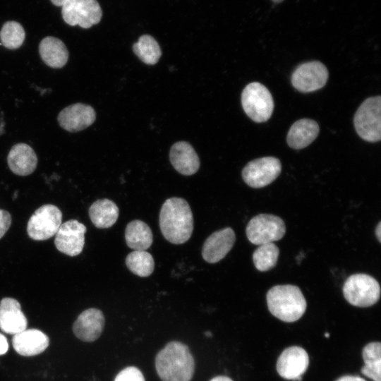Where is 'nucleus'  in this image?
I'll use <instances>...</instances> for the list:
<instances>
[{"label": "nucleus", "mask_w": 381, "mask_h": 381, "mask_svg": "<svg viewBox=\"0 0 381 381\" xmlns=\"http://www.w3.org/2000/svg\"><path fill=\"white\" fill-rule=\"evenodd\" d=\"M193 216L187 201L173 197L164 201L159 213L162 235L174 244H182L190 238L193 231Z\"/></svg>", "instance_id": "nucleus-1"}, {"label": "nucleus", "mask_w": 381, "mask_h": 381, "mask_svg": "<svg viewBox=\"0 0 381 381\" xmlns=\"http://www.w3.org/2000/svg\"><path fill=\"white\" fill-rule=\"evenodd\" d=\"M155 367L162 381H190L194 374L195 362L186 344L173 341L157 354Z\"/></svg>", "instance_id": "nucleus-2"}, {"label": "nucleus", "mask_w": 381, "mask_h": 381, "mask_svg": "<svg viewBox=\"0 0 381 381\" xmlns=\"http://www.w3.org/2000/svg\"><path fill=\"white\" fill-rule=\"evenodd\" d=\"M270 312L286 322L299 320L306 310V301L301 289L295 285H277L266 296Z\"/></svg>", "instance_id": "nucleus-3"}, {"label": "nucleus", "mask_w": 381, "mask_h": 381, "mask_svg": "<svg viewBox=\"0 0 381 381\" xmlns=\"http://www.w3.org/2000/svg\"><path fill=\"white\" fill-rule=\"evenodd\" d=\"M345 299L357 307H369L375 304L380 296L378 282L366 274H354L345 281L343 288Z\"/></svg>", "instance_id": "nucleus-4"}, {"label": "nucleus", "mask_w": 381, "mask_h": 381, "mask_svg": "<svg viewBox=\"0 0 381 381\" xmlns=\"http://www.w3.org/2000/svg\"><path fill=\"white\" fill-rule=\"evenodd\" d=\"M358 135L368 142L381 139V97L367 98L358 108L353 118Z\"/></svg>", "instance_id": "nucleus-5"}, {"label": "nucleus", "mask_w": 381, "mask_h": 381, "mask_svg": "<svg viewBox=\"0 0 381 381\" xmlns=\"http://www.w3.org/2000/svg\"><path fill=\"white\" fill-rule=\"evenodd\" d=\"M241 104L247 116L253 121H267L272 116L274 101L268 89L258 82L247 85L241 93Z\"/></svg>", "instance_id": "nucleus-6"}, {"label": "nucleus", "mask_w": 381, "mask_h": 381, "mask_svg": "<svg viewBox=\"0 0 381 381\" xmlns=\"http://www.w3.org/2000/svg\"><path fill=\"white\" fill-rule=\"evenodd\" d=\"M286 233L283 219L270 214H260L248 223L246 234L253 244L260 246L280 240Z\"/></svg>", "instance_id": "nucleus-7"}, {"label": "nucleus", "mask_w": 381, "mask_h": 381, "mask_svg": "<svg viewBox=\"0 0 381 381\" xmlns=\"http://www.w3.org/2000/svg\"><path fill=\"white\" fill-rule=\"evenodd\" d=\"M62 222V212L55 205L46 204L36 210L27 225L28 236L35 241H44L54 236Z\"/></svg>", "instance_id": "nucleus-8"}, {"label": "nucleus", "mask_w": 381, "mask_h": 381, "mask_svg": "<svg viewBox=\"0 0 381 381\" xmlns=\"http://www.w3.org/2000/svg\"><path fill=\"white\" fill-rule=\"evenodd\" d=\"M61 15L69 25L87 29L100 22L102 11L97 0H66L61 6Z\"/></svg>", "instance_id": "nucleus-9"}, {"label": "nucleus", "mask_w": 381, "mask_h": 381, "mask_svg": "<svg viewBox=\"0 0 381 381\" xmlns=\"http://www.w3.org/2000/svg\"><path fill=\"white\" fill-rule=\"evenodd\" d=\"M282 164L279 159L265 157L249 162L242 170L244 182L251 188H260L272 183L280 174Z\"/></svg>", "instance_id": "nucleus-10"}, {"label": "nucleus", "mask_w": 381, "mask_h": 381, "mask_svg": "<svg viewBox=\"0 0 381 381\" xmlns=\"http://www.w3.org/2000/svg\"><path fill=\"white\" fill-rule=\"evenodd\" d=\"M328 75L327 68L322 63L313 61L297 66L291 75V80L298 91L310 92L324 87Z\"/></svg>", "instance_id": "nucleus-11"}, {"label": "nucleus", "mask_w": 381, "mask_h": 381, "mask_svg": "<svg viewBox=\"0 0 381 381\" xmlns=\"http://www.w3.org/2000/svg\"><path fill=\"white\" fill-rule=\"evenodd\" d=\"M86 227L76 219L61 224L55 234L54 244L59 251L69 256L79 255L84 247Z\"/></svg>", "instance_id": "nucleus-12"}, {"label": "nucleus", "mask_w": 381, "mask_h": 381, "mask_svg": "<svg viewBox=\"0 0 381 381\" xmlns=\"http://www.w3.org/2000/svg\"><path fill=\"white\" fill-rule=\"evenodd\" d=\"M308 353L300 346L286 349L277 362L279 375L286 380H301L302 375L308 367Z\"/></svg>", "instance_id": "nucleus-13"}, {"label": "nucleus", "mask_w": 381, "mask_h": 381, "mask_svg": "<svg viewBox=\"0 0 381 381\" xmlns=\"http://www.w3.org/2000/svg\"><path fill=\"white\" fill-rule=\"evenodd\" d=\"M95 109L83 103H75L65 107L57 117L60 126L72 133L87 128L95 122Z\"/></svg>", "instance_id": "nucleus-14"}, {"label": "nucleus", "mask_w": 381, "mask_h": 381, "mask_svg": "<svg viewBox=\"0 0 381 381\" xmlns=\"http://www.w3.org/2000/svg\"><path fill=\"white\" fill-rule=\"evenodd\" d=\"M235 241V233L230 227L214 231L203 243L202 248L203 259L208 263L218 262L231 250Z\"/></svg>", "instance_id": "nucleus-15"}, {"label": "nucleus", "mask_w": 381, "mask_h": 381, "mask_svg": "<svg viewBox=\"0 0 381 381\" xmlns=\"http://www.w3.org/2000/svg\"><path fill=\"white\" fill-rule=\"evenodd\" d=\"M103 313L95 308L82 312L73 325L74 334L83 341H94L101 335L104 327Z\"/></svg>", "instance_id": "nucleus-16"}, {"label": "nucleus", "mask_w": 381, "mask_h": 381, "mask_svg": "<svg viewBox=\"0 0 381 381\" xmlns=\"http://www.w3.org/2000/svg\"><path fill=\"white\" fill-rule=\"evenodd\" d=\"M28 321L20 303L6 297L0 301V329L5 333L16 334L27 328Z\"/></svg>", "instance_id": "nucleus-17"}, {"label": "nucleus", "mask_w": 381, "mask_h": 381, "mask_svg": "<svg viewBox=\"0 0 381 381\" xmlns=\"http://www.w3.org/2000/svg\"><path fill=\"white\" fill-rule=\"evenodd\" d=\"M12 344L15 351L23 356L42 353L49 346V337L37 329H25L13 335Z\"/></svg>", "instance_id": "nucleus-18"}, {"label": "nucleus", "mask_w": 381, "mask_h": 381, "mask_svg": "<svg viewBox=\"0 0 381 381\" xmlns=\"http://www.w3.org/2000/svg\"><path fill=\"white\" fill-rule=\"evenodd\" d=\"M7 163L11 171L18 176H28L34 172L37 157L34 150L26 143H17L10 150Z\"/></svg>", "instance_id": "nucleus-19"}, {"label": "nucleus", "mask_w": 381, "mask_h": 381, "mask_svg": "<svg viewBox=\"0 0 381 381\" xmlns=\"http://www.w3.org/2000/svg\"><path fill=\"white\" fill-rule=\"evenodd\" d=\"M169 158L174 168L183 175L194 174L199 169V157L191 145L187 142L174 143L171 147Z\"/></svg>", "instance_id": "nucleus-20"}, {"label": "nucleus", "mask_w": 381, "mask_h": 381, "mask_svg": "<svg viewBox=\"0 0 381 381\" xmlns=\"http://www.w3.org/2000/svg\"><path fill=\"white\" fill-rule=\"evenodd\" d=\"M319 131L320 128L315 121L310 119H299L289 128L286 142L292 149H303L315 140Z\"/></svg>", "instance_id": "nucleus-21"}, {"label": "nucleus", "mask_w": 381, "mask_h": 381, "mask_svg": "<svg viewBox=\"0 0 381 381\" xmlns=\"http://www.w3.org/2000/svg\"><path fill=\"white\" fill-rule=\"evenodd\" d=\"M39 53L42 61L53 68L64 67L69 56L65 44L60 39L52 36L46 37L41 40Z\"/></svg>", "instance_id": "nucleus-22"}, {"label": "nucleus", "mask_w": 381, "mask_h": 381, "mask_svg": "<svg viewBox=\"0 0 381 381\" xmlns=\"http://www.w3.org/2000/svg\"><path fill=\"white\" fill-rule=\"evenodd\" d=\"M88 213L92 224L97 228L107 229L116 223L119 210L112 200L104 198L93 202Z\"/></svg>", "instance_id": "nucleus-23"}, {"label": "nucleus", "mask_w": 381, "mask_h": 381, "mask_svg": "<svg viewBox=\"0 0 381 381\" xmlns=\"http://www.w3.org/2000/svg\"><path fill=\"white\" fill-rule=\"evenodd\" d=\"M127 246L134 250H145L153 241V235L150 226L144 222L135 219L130 222L125 230Z\"/></svg>", "instance_id": "nucleus-24"}, {"label": "nucleus", "mask_w": 381, "mask_h": 381, "mask_svg": "<svg viewBox=\"0 0 381 381\" xmlns=\"http://www.w3.org/2000/svg\"><path fill=\"white\" fill-rule=\"evenodd\" d=\"M365 365L361 368L363 375L373 381H381V344L380 342L368 344L363 349Z\"/></svg>", "instance_id": "nucleus-25"}, {"label": "nucleus", "mask_w": 381, "mask_h": 381, "mask_svg": "<svg viewBox=\"0 0 381 381\" xmlns=\"http://www.w3.org/2000/svg\"><path fill=\"white\" fill-rule=\"evenodd\" d=\"M135 54L145 64L154 65L162 55L158 42L149 35H142L133 46Z\"/></svg>", "instance_id": "nucleus-26"}, {"label": "nucleus", "mask_w": 381, "mask_h": 381, "mask_svg": "<svg viewBox=\"0 0 381 381\" xmlns=\"http://www.w3.org/2000/svg\"><path fill=\"white\" fill-rule=\"evenodd\" d=\"M128 269L139 277L150 276L155 269V261L152 255L145 250H134L126 258Z\"/></svg>", "instance_id": "nucleus-27"}, {"label": "nucleus", "mask_w": 381, "mask_h": 381, "mask_svg": "<svg viewBox=\"0 0 381 381\" xmlns=\"http://www.w3.org/2000/svg\"><path fill=\"white\" fill-rule=\"evenodd\" d=\"M279 255V249L274 243L260 245L253 253L255 268L260 272L268 271L275 267Z\"/></svg>", "instance_id": "nucleus-28"}, {"label": "nucleus", "mask_w": 381, "mask_h": 381, "mask_svg": "<svg viewBox=\"0 0 381 381\" xmlns=\"http://www.w3.org/2000/svg\"><path fill=\"white\" fill-rule=\"evenodd\" d=\"M25 38V32L23 27L14 20L6 22L0 30L1 44L8 49L19 48Z\"/></svg>", "instance_id": "nucleus-29"}, {"label": "nucleus", "mask_w": 381, "mask_h": 381, "mask_svg": "<svg viewBox=\"0 0 381 381\" xmlns=\"http://www.w3.org/2000/svg\"><path fill=\"white\" fill-rule=\"evenodd\" d=\"M114 381H145L142 372L134 366L127 367L121 370Z\"/></svg>", "instance_id": "nucleus-30"}, {"label": "nucleus", "mask_w": 381, "mask_h": 381, "mask_svg": "<svg viewBox=\"0 0 381 381\" xmlns=\"http://www.w3.org/2000/svg\"><path fill=\"white\" fill-rule=\"evenodd\" d=\"M11 216L4 210L0 209V238H1L8 230L11 224Z\"/></svg>", "instance_id": "nucleus-31"}, {"label": "nucleus", "mask_w": 381, "mask_h": 381, "mask_svg": "<svg viewBox=\"0 0 381 381\" xmlns=\"http://www.w3.org/2000/svg\"><path fill=\"white\" fill-rule=\"evenodd\" d=\"M8 349V343L4 335L0 333V356L5 354Z\"/></svg>", "instance_id": "nucleus-32"}, {"label": "nucleus", "mask_w": 381, "mask_h": 381, "mask_svg": "<svg viewBox=\"0 0 381 381\" xmlns=\"http://www.w3.org/2000/svg\"><path fill=\"white\" fill-rule=\"evenodd\" d=\"M336 381H366V380L358 376L345 375V376L341 377Z\"/></svg>", "instance_id": "nucleus-33"}, {"label": "nucleus", "mask_w": 381, "mask_h": 381, "mask_svg": "<svg viewBox=\"0 0 381 381\" xmlns=\"http://www.w3.org/2000/svg\"><path fill=\"white\" fill-rule=\"evenodd\" d=\"M375 235L379 242L381 241V222H380L375 228Z\"/></svg>", "instance_id": "nucleus-34"}, {"label": "nucleus", "mask_w": 381, "mask_h": 381, "mask_svg": "<svg viewBox=\"0 0 381 381\" xmlns=\"http://www.w3.org/2000/svg\"><path fill=\"white\" fill-rule=\"evenodd\" d=\"M210 381H233V380L226 376H217L212 378Z\"/></svg>", "instance_id": "nucleus-35"}, {"label": "nucleus", "mask_w": 381, "mask_h": 381, "mask_svg": "<svg viewBox=\"0 0 381 381\" xmlns=\"http://www.w3.org/2000/svg\"><path fill=\"white\" fill-rule=\"evenodd\" d=\"M56 6H61L66 0H50Z\"/></svg>", "instance_id": "nucleus-36"}, {"label": "nucleus", "mask_w": 381, "mask_h": 381, "mask_svg": "<svg viewBox=\"0 0 381 381\" xmlns=\"http://www.w3.org/2000/svg\"><path fill=\"white\" fill-rule=\"evenodd\" d=\"M205 334L207 337H211V336H212V333L210 332H206L205 333Z\"/></svg>", "instance_id": "nucleus-37"}, {"label": "nucleus", "mask_w": 381, "mask_h": 381, "mask_svg": "<svg viewBox=\"0 0 381 381\" xmlns=\"http://www.w3.org/2000/svg\"><path fill=\"white\" fill-rule=\"evenodd\" d=\"M272 1L273 2H274V3H280V2H282V1H284V0H272Z\"/></svg>", "instance_id": "nucleus-38"}, {"label": "nucleus", "mask_w": 381, "mask_h": 381, "mask_svg": "<svg viewBox=\"0 0 381 381\" xmlns=\"http://www.w3.org/2000/svg\"><path fill=\"white\" fill-rule=\"evenodd\" d=\"M325 336L326 337H329V334H328V333H326V334H325Z\"/></svg>", "instance_id": "nucleus-39"}]
</instances>
